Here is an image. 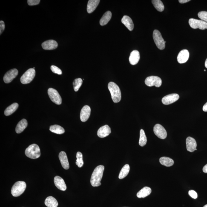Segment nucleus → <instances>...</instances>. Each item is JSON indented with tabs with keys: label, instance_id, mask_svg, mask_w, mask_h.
Returning <instances> with one entry per match:
<instances>
[{
	"label": "nucleus",
	"instance_id": "aec40b11",
	"mask_svg": "<svg viewBox=\"0 0 207 207\" xmlns=\"http://www.w3.org/2000/svg\"><path fill=\"white\" fill-rule=\"evenodd\" d=\"M140 58V55L139 52L137 50H135L133 51L130 53L129 61L132 65H136L139 62Z\"/></svg>",
	"mask_w": 207,
	"mask_h": 207
},
{
	"label": "nucleus",
	"instance_id": "6ab92c4d",
	"mask_svg": "<svg viewBox=\"0 0 207 207\" xmlns=\"http://www.w3.org/2000/svg\"><path fill=\"white\" fill-rule=\"evenodd\" d=\"M59 158L63 168L65 170H68L70 168V165L67 154L65 152H60L59 153Z\"/></svg>",
	"mask_w": 207,
	"mask_h": 207
},
{
	"label": "nucleus",
	"instance_id": "ea45409f",
	"mask_svg": "<svg viewBox=\"0 0 207 207\" xmlns=\"http://www.w3.org/2000/svg\"><path fill=\"white\" fill-rule=\"evenodd\" d=\"M190 1V0H179L178 1L179 2L181 3V4L188 2Z\"/></svg>",
	"mask_w": 207,
	"mask_h": 207
},
{
	"label": "nucleus",
	"instance_id": "4c0bfd02",
	"mask_svg": "<svg viewBox=\"0 0 207 207\" xmlns=\"http://www.w3.org/2000/svg\"><path fill=\"white\" fill-rule=\"evenodd\" d=\"M188 194L193 198L196 199L197 197V193L194 190H191L188 192Z\"/></svg>",
	"mask_w": 207,
	"mask_h": 207
},
{
	"label": "nucleus",
	"instance_id": "a19ab883",
	"mask_svg": "<svg viewBox=\"0 0 207 207\" xmlns=\"http://www.w3.org/2000/svg\"><path fill=\"white\" fill-rule=\"evenodd\" d=\"M202 109L204 112H207V102L204 105Z\"/></svg>",
	"mask_w": 207,
	"mask_h": 207
},
{
	"label": "nucleus",
	"instance_id": "72a5a7b5",
	"mask_svg": "<svg viewBox=\"0 0 207 207\" xmlns=\"http://www.w3.org/2000/svg\"><path fill=\"white\" fill-rule=\"evenodd\" d=\"M76 159V164L78 167L81 168L83 165L84 162L82 159V155L80 152L78 151L77 153Z\"/></svg>",
	"mask_w": 207,
	"mask_h": 207
},
{
	"label": "nucleus",
	"instance_id": "c9c22d12",
	"mask_svg": "<svg viewBox=\"0 0 207 207\" xmlns=\"http://www.w3.org/2000/svg\"><path fill=\"white\" fill-rule=\"evenodd\" d=\"M51 70L53 72V73L61 75L62 74V72L61 70V69H60L59 68H58V67H56V66L54 65H52L51 67Z\"/></svg>",
	"mask_w": 207,
	"mask_h": 207
},
{
	"label": "nucleus",
	"instance_id": "dca6fc26",
	"mask_svg": "<svg viewBox=\"0 0 207 207\" xmlns=\"http://www.w3.org/2000/svg\"><path fill=\"white\" fill-rule=\"evenodd\" d=\"M190 53L187 50L181 51L177 56V61L179 63H184L186 62L189 58Z\"/></svg>",
	"mask_w": 207,
	"mask_h": 207
},
{
	"label": "nucleus",
	"instance_id": "bb28decb",
	"mask_svg": "<svg viewBox=\"0 0 207 207\" xmlns=\"http://www.w3.org/2000/svg\"><path fill=\"white\" fill-rule=\"evenodd\" d=\"M18 104L17 103H14L11 105L9 106L4 111V114L6 116H9L12 114L16 111L18 109Z\"/></svg>",
	"mask_w": 207,
	"mask_h": 207
},
{
	"label": "nucleus",
	"instance_id": "393cba45",
	"mask_svg": "<svg viewBox=\"0 0 207 207\" xmlns=\"http://www.w3.org/2000/svg\"><path fill=\"white\" fill-rule=\"evenodd\" d=\"M112 17V13L110 11H108L103 15L100 20V24L101 26H104L106 25L110 21Z\"/></svg>",
	"mask_w": 207,
	"mask_h": 207
},
{
	"label": "nucleus",
	"instance_id": "9d476101",
	"mask_svg": "<svg viewBox=\"0 0 207 207\" xmlns=\"http://www.w3.org/2000/svg\"><path fill=\"white\" fill-rule=\"evenodd\" d=\"M153 132L155 135L159 139H164L167 136V132L165 128L160 124H156L153 128Z\"/></svg>",
	"mask_w": 207,
	"mask_h": 207
},
{
	"label": "nucleus",
	"instance_id": "2f4dec72",
	"mask_svg": "<svg viewBox=\"0 0 207 207\" xmlns=\"http://www.w3.org/2000/svg\"><path fill=\"white\" fill-rule=\"evenodd\" d=\"M140 134V139L139 141V145L141 147H144L147 144V139L145 132L143 129H141Z\"/></svg>",
	"mask_w": 207,
	"mask_h": 207
},
{
	"label": "nucleus",
	"instance_id": "e433bc0d",
	"mask_svg": "<svg viewBox=\"0 0 207 207\" xmlns=\"http://www.w3.org/2000/svg\"><path fill=\"white\" fill-rule=\"evenodd\" d=\"M40 2V0H28L27 3L29 6H33L39 4Z\"/></svg>",
	"mask_w": 207,
	"mask_h": 207
},
{
	"label": "nucleus",
	"instance_id": "58836bf2",
	"mask_svg": "<svg viewBox=\"0 0 207 207\" xmlns=\"http://www.w3.org/2000/svg\"><path fill=\"white\" fill-rule=\"evenodd\" d=\"M5 28V23L4 21H0V34H1L4 31Z\"/></svg>",
	"mask_w": 207,
	"mask_h": 207
},
{
	"label": "nucleus",
	"instance_id": "20e7f679",
	"mask_svg": "<svg viewBox=\"0 0 207 207\" xmlns=\"http://www.w3.org/2000/svg\"><path fill=\"white\" fill-rule=\"evenodd\" d=\"M26 184L23 181H18L12 186L11 194L14 197H18L24 193L26 189Z\"/></svg>",
	"mask_w": 207,
	"mask_h": 207
},
{
	"label": "nucleus",
	"instance_id": "a878e982",
	"mask_svg": "<svg viewBox=\"0 0 207 207\" xmlns=\"http://www.w3.org/2000/svg\"><path fill=\"white\" fill-rule=\"evenodd\" d=\"M44 203L48 207H57L58 202L55 198L50 196L46 199Z\"/></svg>",
	"mask_w": 207,
	"mask_h": 207
},
{
	"label": "nucleus",
	"instance_id": "7ed1b4c3",
	"mask_svg": "<svg viewBox=\"0 0 207 207\" xmlns=\"http://www.w3.org/2000/svg\"><path fill=\"white\" fill-rule=\"evenodd\" d=\"M25 154L28 157L31 159H36L40 156V150L39 146L36 144L30 145L26 148Z\"/></svg>",
	"mask_w": 207,
	"mask_h": 207
},
{
	"label": "nucleus",
	"instance_id": "f3484780",
	"mask_svg": "<svg viewBox=\"0 0 207 207\" xmlns=\"http://www.w3.org/2000/svg\"><path fill=\"white\" fill-rule=\"evenodd\" d=\"M111 129L109 125L103 126L98 130L97 134L99 137L104 138L108 136L111 133Z\"/></svg>",
	"mask_w": 207,
	"mask_h": 207
},
{
	"label": "nucleus",
	"instance_id": "4be33fe9",
	"mask_svg": "<svg viewBox=\"0 0 207 207\" xmlns=\"http://www.w3.org/2000/svg\"><path fill=\"white\" fill-rule=\"evenodd\" d=\"M99 0H90L87 5V10L89 13L94 11L100 2Z\"/></svg>",
	"mask_w": 207,
	"mask_h": 207
},
{
	"label": "nucleus",
	"instance_id": "2eb2a0df",
	"mask_svg": "<svg viewBox=\"0 0 207 207\" xmlns=\"http://www.w3.org/2000/svg\"><path fill=\"white\" fill-rule=\"evenodd\" d=\"M186 145L187 150L188 151L192 152L195 150H197V143L194 138L190 136L187 137L186 139Z\"/></svg>",
	"mask_w": 207,
	"mask_h": 207
},
{
	"label": "nucleus",
	"instance_id": "f03ea898",
	"mask_svg": "<svg viewBox=\"0 0 207 207\" xmlns=\"http://www.w3.org/2000/svg\"><path fill=\"white\" fill-rule=\"evenodd\" d=\"M108 88L113 102L115 103L119 102L121 100V93L119 87L115 83L110 82L108 84Z\"/></svg>",
	"mask_w": 207,
	"mask_h": 207
},
{
	"label": "nucleus",
	"instance_id": "7c9ffc66",
	"mask_svg": "<svg viewBox=\"0 0 207 207\" xmlns=\"http://www.w3.org/2000/svg\"><path fill=\"white\" fill-rule=\"evenodd\" d=\"M151 2L155 8L158 11H163L164 10V6L162 1L160 0H153Z\"/></svg>",
	"mask_w": 207,
	"mask_h": 207
},
{
	"label": "nucleus",
	"instance_id": "ddd939ff",
	"mask_svg": "<svg viewBox=\"0 0 207 207\" xmlns=\"http://www.w3.org/2000/svg\"><path fill=\"white\" fill-rule=\"evenodd\" d=\"M91 109L90 106L86 105L82 107L80 113V119L82 122H85L90 117Z\"/></svg>",
	"mask_w": 207,
	"mask_h": 207
},
{
	"label": "nucleus",
	"instance_id": "39448f33",
	"mask_svg": "<svg viewBox=\"0 0 207 207\" xmlns=\"http://www.w3.org/2000/svg\"><path fill=\"white\" fill-rule=\"evenodd\" d=\"M153 39L156 47L160 50H163L165 47L166 41H164L160 32L159 30H155L153 32Z\"/></svg>",
	"mask_w": 207,
	"mask_h": 207
},
{
	"label": "nucleus",
	"instance_id": "6e6552de",
	"mask_svg": "<svg viewBox=\"0 0 207 207\" xmlns=\"http://www.w3.org/2000/svg\"><path fill=\"white\" fill-rule=\"evenodd\" d=\"M48 93L52 102L57 105L61 104L62 99L57 90L53 88H50L48 90Z\"/></svg>",
	"mask_w": 207,
	"mask_h": 207
},
{
	"label": "nucleus",
	"instance_id": "9b49d317",
	"mask_svg": "<svg viewBox=\"0 0 207 207\" xmlns=\"http://www.w3.org/2000/svg\"><path fill=\"white\" fill-rule=\"evenodd\" d=\"M18 74V71L16 69H13L9 71L4 76L3 78L4 82L6 83H9L16 77Z\"/></svg>",
	"mask_w": 207,
	"mask_h": 207
},
{
	"label": "nucleus",
	"instance_id": "f8f14e48",
	"mask_svg": "<svg viewBox=\"0 0 207 207\" xmlns=\"http://www.w3.org/2000/svg\"><path fill=\"white\" fill-rule=\"evenodd\" d=\"M179 95L177 94H171L164 97L162 99V102L165 105L173 103L179 99Z\"/></svg>",
	"mask_w": 207,
	"mask_h": 207
},
{
	"label": "nucleus",
	"instance_id": "b1692460",
	"mask_svg": "<svg viewBox=\"0 0 207 207\" xmlns=\"http://www.w3.org/2000/svg\"><path fill=\"white\" fill-rule=\"evenodd\" d=\"M151 192V189L148 187H144L138 192L136 196L139 198H144L149 195Z\"/></svg>",
	"mask_w": 207,
	"mask_h": 207
},
{
	"label": "nucleus",
	"instance_id": "cd10ccee",
	"mask_svg": "<svg viewBox=\"0 0 207 207\" xmlns=\"http://www.w3.org/2000/svg\"><path fill=\"white\" fill-rule=\"evenodd\" d=\"M159 161L162 165L167 167L172 166L174 163V161L173 159L169 157H165V156L160 158Z\"/></svg>",
	"mask_w": 207,
	"mask_h": 207
},
{
	"label": "nucleus",
	"instance_id": "79ce46f5",
	"mask_svg": "<svg viewBox=\"0 0 207 207\" xmlns=\"http://www.w3.org/2000/svg\"><path fill=\"white\" fill-rule=\"evenodd\" d=\"M202 170L204 173H207V164L204 167Z\"/></svg>",
	"mask_w": 207,
	"mask_h": 207
},
{
	"label": "nucleus",
	"instance_id": "37998d69",
	"mask_svg": "<svg viewBox=\"0 0 207 207\" xmlns=\"http://www.w3.org/2000/svg\"><path fill=\"white\" fill-rule=\"evenodd\" d=\"M205 67L207 68V58L206 59V60L205 61Z\"/></svg>",
	"mask_w": 207,
	"mask_h": 207
},
{
	"label": "nucleus",
	"instance_id": "473e14b6",
	"mask_svg": "<svg viewBox=\"0 0 207 207\" xmlns=\"http://www.w3.org/2000/svg\"><path fill=\"white\" fill-rule=\"evenodd\" d=\"M82 83V80L80 78H77L74 80L73 82L74 90L77 92L79 90Z\"/></svg>",
	"mask_w": 207,
	"mask_h": 207
},
{
	"label": "nucleus",
	"instance_id": "a18cd8bd",
	"mask_svg": "<svg viewBox=\"0 0 207 207\" xmlns=\"http://www.w3.org/2000/svg\"><path fill=\"white\" fill-rule=\"evenodd\" d=\"M204 71H206V70H204Z\"/></svg>",
	"mask_w": 207,
	"mask_h": 207
},
{
	"label": "nucleus",
	"instance_id": "1a4fd4ad",
	"mask_svg": "<svg viewBox=\"0 0 207 207\" xmlns=\"http://www.w3.org/2000/svg\"><path fill=\"white\" fill-rule=\"evenodd\" d=\"M145 84L148 86H153L159 87L162 84V80L161 78L157 76H150L146 78Z\"/></svg>",
	"mask_w": 207,
	"mask_h": 207
},
{
	"label": "nucleus",
	"instance_id": "c03bdc74",
	"mask_svg": "<svg viewBox=\"0 0 207 207\" xmlns=\"http://www.w3.org/2000/svg\"><path fill=\"white\" fill-rule=\"evenodd\" d=\"M203 207H207V205H204Z\"/></svg>",
	"mask_w": 207,
	"mask_h": 207
},
{
	"label": "nucleus",
	"instance_id": "5701e85b",
	"mask_svg": "<svg viewBox=\"0 0 207 207\" xmlns=\"http://www.w3.org/2000/svg\"><path fill=\"white\" fill-rule=\"evenodd\" d=\"M28 125L27 121L25 119H23L18 123L15 128V131L17 133H20L25 129Z\"/></svg>",
	"mask_w": 207,
	"mask_h": 207
},
{
	"label": "nucleus",
	"instance_id": "c756f323",
	"mask_svg": "<svg viewBox=\"0 0 207 207\" xmlns=\"http://www.w3.org/2000/svg\"><path fill=\"white\" fill-rule=\"evenodd\" d=\"M130 171V166L128 164L124 166L120 172L119 178L120 179H122L125 178L128 174Z\"/></svg>",
	"mask_w": 207,
	"mask_h": 207
},
{
	"label": "nucleus",
	"instance_id": "412c9836",
	"mask_svg": "<svg viewBox=\"0 0 207 207\" xmlns=\"http://www.w3.org/2000/svg\"><path fill=\"white\" fill-rule=\"evenodd\" d=\"M121 21L129 30L132 31L133 30L134 28V24L131 18L125 15L123 17Z\"/></svg>",
	"mask_w": 207,
	"mask_h": 207
},
{
	"label": "nucleus",
	"instance_id": "f257e3e1",
	"mask_svg": "<svg viewBox=\"0 0 207 207\" xmlns=\"http://www.w3.org/2000/svg\"><path fill=\"white\" fill-rule=\"evenodd\" d=\"M104 167L103 165L98 166L95 168L92 173L90 178V184L93 187H98L101 185V181L103 174Z\"/></svg>",
	"mask_w": 207,
	"mask_h": 207
},
{
	"label": "nucleus",
	"instance_id": "4468645a",
	"mask_svg": "<svg viewBox=\"0 0 207 207\" xmlns=\"http://www.w3.org/2000/svg\"><path fill=\"white\" fill-rule=\"evenodd\" d=\"M43 48L45 50H53L57 48L58 44L56 41L53 40H48L41 44Z\"/></svg>",
	"mask_w": 207,
	"mask_h": 207
},
{
	"label": "nucleus",
	"instance_id": "c85d7f7f",
	"mask_svg": "<svg viewBox=\"0 0 207 207\" xmlns=\"http://www.w3.org/2000/svg\"><path fill=\"white\" fill-rule=\"evenodd\" d=\"M50 130L52 132L58 134H62L64 133L65 130L61 126L58 125H51L50 127Z\"/></svg>",
	"mask_w": 207,
	"mask_h": 207
},
{
	"label": "nucleus",
	"instance_id": "a211bd4d",
	"mask_svg": "<svg viewBox=\"0 0 207 207\" xmlns=\"http://www.w3.org/2000/svg\"><path fill=\"white\" fill-rule=\"evenodd\" d=\"M55 185L58 189L64 191L67 190V187L65 182L62 178L59 176H56L54 179Z\"/></svg>",
	"mask_w": 207,
	"mask_h": 207
},
{
	"label": "nucleus",
	"instance_id": "f704fd0d",
	"mask_svg": "<svg viewBox=\"0 0 207 207\" xmlns=\"http://www.w3.org/2000/svg\"><path fill=\"white\" fill-rule=\"evenodd\" d=\"M198 16L201 20L207 23V12L201 11L198 13Z\"/></svg>",
	"mask_w": 207,
	"mask_h": 207
},
{
	"label": "nucleus",
	"instance_id": "423d86ee",
	"mask_svg": "<svg viewBox=\"0 0 207 207\" xmlns=\"http://www.w3.org/2000/svg\"><path fill=\"white\" fill-rule=\"evenodd\" d=\"M35 75V71L33 68L28 70L21 78V81L23 84H27L33 80Z\"/></svg>",
	"mask_w": 207,
	"mask_h": 207
},
{
	"label": "nucleus",
	"instance_id": "0eeeda50",
	"mask_svg": "<svg viewBox=\"0 0 207 207\" xmlns=\"http://www.w3.org/2000/svg\"><path fill=\"white\" fill-rule=\"evenodd\" d=\"M190 27L193 29H199L200 30L207 29V23L202 20L190 18L189 21Z\"/></svg>",
	"mask_w": 207,
	"mask_h": 207
}]
</instances>
